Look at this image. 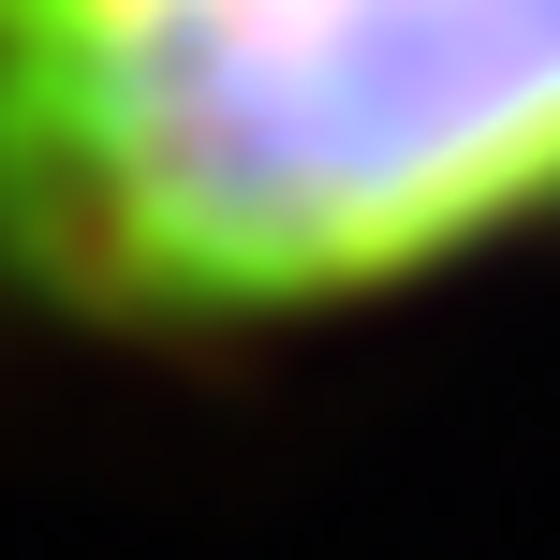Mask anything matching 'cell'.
<instances>
[{"label": "cell", "instance_id": "1", "mask_svg": "<svg viewBox=\"0 0 560 560\" xmlns=\"http://www.w3.org/2000/svg\"><path fill=\"white\" fill-rule=\"evenodd\" d=\"M560 207V0H0V280L295 325Z\"/></svg>", "mask_w": 560, "mask_h": 560}]
</instances>
